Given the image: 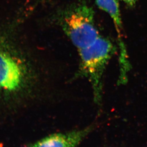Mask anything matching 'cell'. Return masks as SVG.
<instances>
[{"label":"cell","mask_w":147,"mask_h":147,"mask_svg":"<svg viewBox=\"0 0 147 147\" xmlns=\"http://www.w3.org/2000/svg\"><path fill=\"white\" fill-rule=\"evenodd\" d=\"M34 83L31 64L11 39L0 33V95L21 94Z\"/></svg>","instance_id":"6da1fadb"},{"label":"cell","mask_w":147,"mask_h":147,"mask_svg":"<svg viewBox=\"0 0 147 147\" xmlns=\"http://www.w3.org/2000/svg\"><path fill=\"white\" fill-rule=\"evenodd\" d=\"M59 22L78 50L90 46L99 37L94 22V12L83 1L70 4L61 11Z\"/></svg>","instance_id":"7a4b0ae2"},{"label":"cell","mask_w":147,"mask_h":147,"mask_svg":"<svg viewBox=\"0 0 147 147\" xmlns=\"http://www.w3.org/2000/svg\"><path fill=\"white\" fill-rule=\"evenodd\" d=\"M80 56V73L90 81L95 103L101 105L102 96V76L106 65L115 51L108 39L99 36L89 46L78 50Z\"/></svg>","instance_id":"3957f363"},{"label":"cell","mask_w":147,"mask_h":147,"mask_svg":"<svg viewBox=\"0 0 147 147\" xmlns=\"http://www.w3.org/2000/svg\"><path fill=\"white\" fill-rule=\"evenodd\" d=\"M91 125L81 129L66 133L53 134L40 140L33 144L34 147H78L94 129Z\"/></svg>","instance_id":"277c9868"},{"label":"cell","mask_w":147,"mask_h":147,"mask_svg":"<svg viewBox=\"0 0 147 147\" xmlns=\"http://www.w3.org/2000/svg\"><path fill=\"white\" fill-rule=\"evenodd\" d=\"M98 7L108 13L114 22L118 32L120 48V54H127L125 46L122 41V27L119 0H95Z\"/></svg>","instance_id":"5b68a950"},{"label":"cell","mask_w":147,"mask_h":147,"mask_svg":"<svg viewBox=\"0 0 147 147\" xmlns=\"http://www.w3.org/2000/svg\"><path fill=\"white\" fill-rule=\"evenodd\" d=\"M129 8H133L136 5L138 0H122Z\"/></svg>","instance_id":"8992f818"},{"label":"cell","mask_w":147,"mask_h":147,"mask_svg":"<svg viewBox=\"0 0 147 147\" xmlns=\"http://www.w3.org/2000/svg\"><path fill=\"white\" fill-rule=\"evenodd\" d=\"M34 147V146H33V145H29V146H25V147Z\"/></svg>","instance_id":"52a82bcc"},{"label":"cell","mask_w":147,"mask_h":147,"mask_svg":"<svg viewBox=\"0 0 147 147\" xmlns=\"http://www.w3.org/2000/svg\"></svg>","instance_id":"ba28073f"}]
</instances>
